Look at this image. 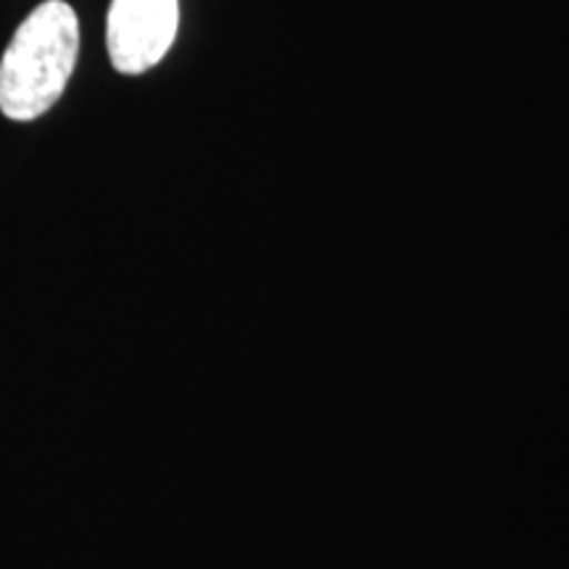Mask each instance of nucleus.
Wrapping results in <instances>:
<instances>
[{
  "instance_id": "f257e3e1",
  "label": "nucleus",
  "mask_w": 569,
  "mask_h": 569,
  "mask_svg": "<svg viewBox=\"0 0 569 569\" xmlns=\"http://www.w3.org/2000/svg\"><path fill=\"white\" fill-rule=\"evenodd\" d=\"M80 51V21L69 3L48 0L21 21L0 61V111L32 122L67 90Z\"/></svg>"
},
{
  "instance_id": "f03ea898",
  "label": "nucleus",
  "mask_w": 569,
  "mask_h": 569,
  "mask_svg": "<svg viewBox=\"0 0 569 569\" xmlns=\"http://www.w3.org/2000/svg\"><path fill=\"white\" fill-rule=\"evenodd\" d=\"M177 21V0H113L106 42L117 71L142 74L156 67L172 48Z\"/></svg>"
}]
</instances>
